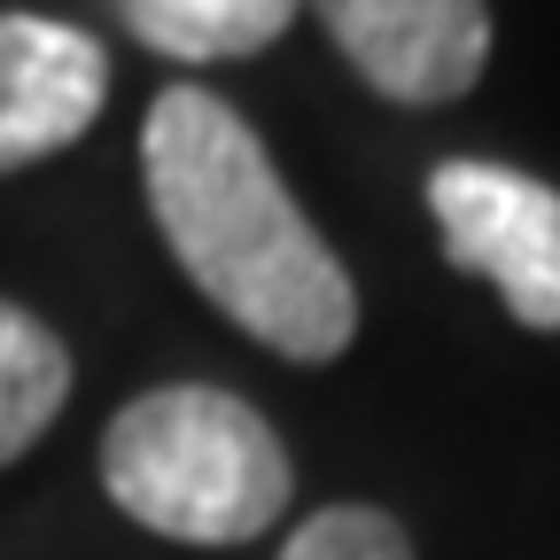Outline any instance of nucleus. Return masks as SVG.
<instances>
[{
	"label": "nucleus",
	"instance_id": "obj_1",
	"mask_svg": "<svg viewBox=\"0 0 560 560\" xmlns=\"http://www.w3.org/2000/svg\"><path fill=\"white\" fill-rule=\"evenodd\" d=\"M140 179L164 249L242 335L296 366H327L350 350L359 289L234 102L164 86L140 125Z\"/></svg>",
	"mask_w": 560,
	"mask_h": 560
},
{
	"label": "nucleus",
	"instance_id": "obj_2",
	"mask_svg": "<svg viewBox=\"0 0 560 560\" xmlns=\"http://www.w3.org/2000/svg\"><path fill=\"white\" fill-rule=\"evenodd\" d=\"M102 490L117 514L179 545H249L289 514L296 467L272 420L210 382H164L102 429Z\"/></svg>",
	"mask_w": 560,
	"mask_h": 560
},
{
	"label": "nucleus",
	"instance_id": "obj_3",
	"mask_svg": "<svg viewBox=\"0 0 560 560\" xmlns=\"http://www.w3.org/2000/svg\"><path fill=\"white\" fill-rule=\"evenodd\" d=\"M429 219L459 272H482L522 327L560 335V187L514 164L452 156L429 172Z\"/></svg>",
	"mask_w": 560,
	"mask_h": 560
},
{
	"label": "nucleus",
	"instance_id": "obj_4",
	"mask_svg": "<svg viewBox=\"0 0 560 560\" xmlns=\"http://www.w3.org/2000/svg\"><path fill=\"white\" fill-rule=\"evenodd\" d=\"M342 62L389 102L436 109L475 94L490 62V0H312Z\"/></svg>",
	"mask_w": 560,
	"mask_h": 560
},
{
	"label": "nucleus",
	"instance_id": "obj_5",
	"mask_svg": "<svg viewBox=\"0 0 560 560\" xmlns=\"http://www.w3.org/2000/svg\"><path fill=\"white\" fill-rule=\"evenodd\" d=\"M109 102V55L55 16H0V172L70 149Z\"/></svg>",
	"mask_w": 560,
	"mask_h": 560
},
{
	"label": "nucleus",
	"instance_id": "obj_6",
	"mask_svg": "<svg viewBox=\"0 0 560 560\" xmlns=\"http://www.w3.org/2000/svg\"><path fill=\"white\" fill-rule=\"evenodd\" d=\"M304 0H117V16L140 47L172 62H242L265 55L296 24Z\"/></svg>",
	"mask_w": 560,
	"mask_h": 560
},
{
	"label": "nucleus",
	"instance_id": "obj_7",
	"mask_svg": "<svg viewBox=\"0 0 560 560\" xmlns=\"http://www.w3.org/2000/svg\"><path fill=\"white\" fill-rule=\"evenodd\" d=\"M70 397V350L47 319L0 296V467L24 459Z\"/></svg>",
	"mask_w": 560,
	"mask_h": 560
},
{
	"label": "nucleus",
	"instance_id": "obj_8",
	"mask_svg": "<svg viewBox=\"0 0 560 560\" xmlns=\"http://www.w3.org/2000/svg\"><path fill=\"white\" fill-rule=\"evenodd\" d=\"M280 560H412V537L382 506H327L280 545Z\"/></svg>",
	"mask_w": 560,
	"mask_h": 560
}]
</instances>
